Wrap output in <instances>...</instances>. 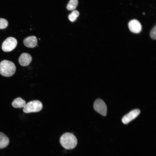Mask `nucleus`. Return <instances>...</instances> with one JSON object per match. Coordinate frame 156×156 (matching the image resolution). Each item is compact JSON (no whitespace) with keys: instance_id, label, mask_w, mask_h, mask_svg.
Instances as JSON below:
<instances>
[{"instance_id":"14","label":"nucleus","mask_w":156,"mask_h":156,"mask_svg":"<svg viewBox=\"0 0 156 156\" xmlns=\"http://www.w3.org/2000/svg\"><path fill=\"white\" fill-rule=\"evenodd\" d=\"M8 23L7 20L0 18V29L6 28L8 26Z\"/></svg>"},{"instance_id":"4","label":"nucleus","mask_w":156,"mask_h":156,"mask_svg":"<svg viewBox=\"0 0 156 156\" xmlns=\"http://www.w3.org/2000/svg\"><path fill=\"white\" fill-rule=\"evenodd\" d=\"M17 44V41L15 38L12 37H8L3 42L2 49L5 52L11 51L16 48Z\"/></svg>"},{"instance_id":"15","label":"nucleus","mask_w":156,"mask_h":156,"mask_svg":"<svg viewBox=\"0 0 156 156\" xmlns=\"http://www.w3.org/2000/svg\"><path fill=\"white\" fill-rule=\"evenodd\" d=\"M156 25H155L151 30L150 33L151 37L153 40H155L156 38Z\"/></svg>"},{"instance_id":"2","label":"nucleus","mask_w":156,"mask_h":156,"mask_svg":"<svg viewBox=\"0 0 156 156\" xmlns=\"http://www.w3.org/2000/svg\"><path fill=\"white\" fill-rule=\"evenodd\" d=\"M16 70L15 65L12 61L4 60L0 62V74L3 76L11 77L14 74Z\"/></svg>"},{"instance_id":"8","label":"nucleus","mask_w":156,"mask_h":156,"mask_svg":"<svg viewBox=\"0 0 156 156\" xmlns=\"http://www.w3.org/2000/svg\"><path fill=\"white\" fill-rule=\"evenodd\" d=\"M32 58L29 54L24 53L21 54L18 58V60L19 64L23 66L29 65L32 61Z\"/></svg>"},{"instance_id":"3","label":"nucleus","mask_w":156,"mask_h":156,"mask_svg":"<svg viewBox=\"0 0 156 156\" xmlns=\"http://www.w3.org/2000/svg\"><path fill=\"white\" fill-rule=\"evenodd\" d=\"M42 108V103L38 100H35L26 104L23 107V111L26 113L37 112L40 111Z\"/></svg>"},{"instance_id":"7","label":"nucleus","mask_w":156,"mask_h":156,"mask_svg":"<svg viewBox=\"0 0 156 156\" xmlns=\"http://www.w3.org/2000/svg\"><path fill=\"white\" fill-rule=\"evenodd\" d=\"M128 27L130 31L134 33H140L142 29L141 23L136 19L130 21L128 23Z\"/></svg>"},{"instance_id":"6","label":"nucleus","mask_w":156,"mask_h":156,"mask_svg":"<svg viewBox=\"0 0 156 156\" xmlns=\"http://www.w3.org/2000/svg\"><path fill=\"white\" fill-rule=\"evenodd\" d=\"M140 113L139 109L133 110L124 116L122 119V122L125 124H127L137 117Z\"/></svg>"},{"instance_id":"10","label":"nucleus","mask_w":156,"mask_h":156,"mask_svg":"<svg viewBox=\"0 0 156 156\" xmlns=\"http://www.w3.org/2000/svg\"><path fill=\"white\" fill-rule=\"evenodd\" d=\"M9 140L7 136L0 132V149L5 148L8 145Z\"/></svg>"},{"instance_id":"11","label":"nucleus","mask_w":156,"mask_h":156,"mask_svg":"<svg viewBox=\"0 0 156 156\" xmlns=\"http://www.w3.org/2000/svg\"><path fill=\"white\" fill-rule=\"evenodd\" d=\"M26 101L21 97H18L15 99L13 101L12 105L15 108L23 107L26 104Z\"/></svg>"},{"instance_id":"9","label":"nucleus","mask_w":156,"mask_h":156,"mask_svg":"<svg viewBox=\"0 0 156 156\" xmlns=\"http://www.w3.org/2000/svg\"><path fill=\"white\" fill-rule=\"evenodd\" d=\"M37 39L35 36H28L25 38L23 40V44L26 47L30 48H33L37 46Z\"/></svg>"},{"instance_id":"13","label":"nucleus","mask_w":156,"mask_h":156,"mask_svg":"<svg viewBox=\"0 0 156 156\" xmlns=\"http://www.w3.org/2000/svg\"><path fill=\"white\" fill-rule=\"evenodd\" d=\"M79 15V11L77 10H74L69 14L68 18L71 21L73 22L76 20Z\"/></svg>"},{"instance_id":"5","label":"nucleus","mask_w":156,"mask_h":156,"mask_svg":"<svg viewBox=\"0 0 156 156\" xmlns=\"http://www.w3.org/2000/svg\"><path fill=\"white\" fill-rule=\"evenodd\" d=\"M93 107L94 110L101 115L105 116L107 112V106L102 100L97 99L94 103Z\"/></svg>"},{"instance_id":"1","label":"nucleus","mask_w":156,"mask_h":156,"mask_svg":"<svg viewBox=\"0 0 156 156\" xmlns=\"http://www.w3.org/2000/svg\"><path fill=\"white\" fill-rule=\"evenodd\" d=\"M60 142L61 145L65 148L71 149L76 147L77 141L76 137L72 133H66L61 137Z\"/></svg>"},{"instance_id":"12","label":"nucleus","mask_w":156,"mask_h":156,"mask_svg":"<svg viewBox=\"0 0 156 156\" xmlns=\"http://www.w3.org/2000/svg\"><path fill=\"white\" fill-rule=\"evenodd\" d=\"M78 0H70L67 6V8L69 10H74L78 4Z\"/></svg>"}]
</instances>
